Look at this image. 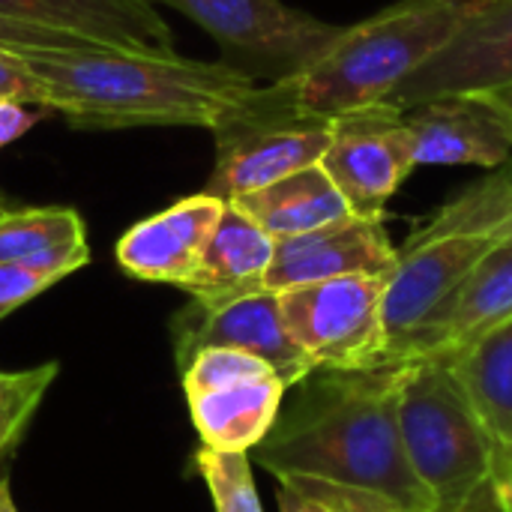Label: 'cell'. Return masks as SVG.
I'll return each instance as SVG.
<instances>
[{"instance_id": "6da1fadb", "label": "cell", "mask_w": 512, "mask_h": 512, "mask_svg": "<svg viewBox=\"0 0 512 512\" xmlns=\"http://www.w3.org/2000/svg\"><path fill=\"white\" fill-rule=\"evenodd\" d=\"M399 369H315L282 402L267 438L252 450L273 477L303 474L357 486L408 512H435L414 477L399 426Z\"/></svg>"}, {"instance_id": "3957f363", "label": "cell", "mask_w": 512, "mask_h": 512, "mask_svg": "<svg viewBox=\"0 0 512 512\" xmlns=\"http://www.w3.org/2000/svg\"><path fill=\"white\" fill-rule=\"evenodd\" d=\"M486 0H399L342 33L303 69L276 78L285 102L309 117H342L384 102L438 54Z\"/></svg>"}, {"instance_id": "4dcf8cb0", "label": "cell", "mask_w": 512, "mask_h": 512, "mask_svg": "<svg viewBox=\"0 0 512 512\" xmlns=\"http://www.w3.org/2000/svg\"><path fill=\"white\" fill-rule=\"evenodd\" d=\"M24 378H27V372H0V396H6L15 387H21Z\"/></svg>"}, {"instance_id": "5bb4252c", "label": "cell", "mask_w": 512, "mask_h": 512, "mask_svg": "<svg viewBox=\"0 0 512 512\" xmlns=\"http://www.w3.org/2000/svg\"><path fill=\"white\" fill-rule=\"evenodd\" d=\"M225 210V198L198 192L168 210L132 225L117 240V264L144 282H165L183 288L204 255V246Z\"/></svg>"}, {"instance_id": "ffe728a7", "label": "cell", "mask_w": 512, "mask_h": 512, "mask_svg": "<svg viewBox=\"0 0 512 512\" xmlns=\"http://www.w3.org/2000/svg\"><path fill=\"white\" fill-rule=\"evenodd\" d=\"M512 321V240L495 243L480 264L471 270L459 303L435 345L426 357L432 363L453 366L465 351H471L483 336ZM420 360V363H426Z\"/></svg>"}, {"instance_id": "83f0119b", "label": "cell", "mask_w": 512, "mask_h": 512, "mask_svg": "<svg viewBox=\"0 0 512 512\" xmlns=\"http://www.w3.org/2000/svg\"><path fill=\"white\" fill-rule=\"evenodd\" d=\"M51 285H57V282L51 276H45L42 270L30 267L27 261L0 264V321L6 315H12L18 306H24L27 300L48 291Z\"/></svg>"}, {"instance_id": "e575fe53", "label": "cell", "mask_w": 512, "mask_h": 512, "mask_svg": "<svg viewBox=\"0 0 512 512\" xmlns=\"http://www.w3.org/2000/svg\"><path fill=\"white\" fill-rule=\"evenodd\" d=\"M0 207H3V198H0Z\"/></svg>"}, {"instance_id": "52a82bcc", "label": "cell", "mask_w": 512, "mask_h": 512, "mask_svg": "<svg viewBox=\"0 0 512 512\" xmlns=\"http://www.w3.org/2000/svg\"><path fill=\"white\" fill-rule=\"evenodd\" d=\"M384 276H342L279 291L282 321L315 369H378Z\"/></svg>"}, {"instance_id": "f1b7e54d", "label": "cell", "mask_w": 512, "mask_h": 512, "mask_svg": "<svg viewBox=\"0 0 512 512\" xmlns=\"http://www.w3.org/2000/svg\"><path fill=\"white\" fill-rule=\"evenodd\" d=\"M0 99H15V102H24V105H36V108L51 111L48 108V90H45V84L12 51H0Z\"/></svg>"}, {"instance_id": "2e32d148", "label": "cell", "mask_w": 512, "mask_h": 512, "mask_svg": "<svg viewBox=\"0 0 512 512\" xmlns=\"http://www.w3.org/2000/svg\"><path fill=\"white\" fill-rule=\"evenodd\" d=\"M273 249L276 240L243 210L225 201V210L204 246L201 264L195 276L183 285V291L201 306H219L264 291Z\"/></svg>"}, {"instance_id": "ba28073f", "label": "cell", "mask_w": 512, "mask_h": 512, "mask_svg": "<svg viewBox=\"0 0 512 512\" xmlns=\"http://www.w3.org/2000/svg\"><path fill=\"white\" fill-rule=\"evenodd\" d=\"M321 168L330 174L354 216L384 222L390 198L414 171L402 111L378 102L333 117Z\"/></svg>"}, {"instance_id": "cb8c5ba5", "label": "cell", "mask_w": 512, "mask_h": 512, "mask_svg": "<svg viewBox=\"0 0 512 512\" xmlns=\"http://www.w3.org/2000/svg\"><path fill=\"white\" fill-rule=\"evenodd\" d=\"M195 468L210 489L216 512H264L249 453H216L201 447L195 453Z\"/></svg>"}, {"instance_id": "e0dca14e", "label": "cell", "mask_w": 512, "mask_h": 512, "mask_svg": "<svg viewBox=\"0 0 512 512\" xmlns=\"http://www.w3.org/2000/svg\"><path fill=\"white\" fill-rule=\"evenodd\" d=\"M285 381L276 375L186 396L201 444L216 453H252L273 429L285 402Z\"/></svg>"}, {"instance_id": "d4e9b609", "label": "cell", "mask_w": 512, "mask_h": 512, "mask_svg": "<svg viewBox=\"0 0 512 512\" xmlns=\"http://www.w3.org/2000/svg\"><path fill=\"white\" fill-rule=\"evenodd\" d=\"M180 372H183L186 396H198V393L222 390L231 384L276 375L264 360H258L246 351H237V348H201Z\"/></svg>"}, {"instance_id": "d590c367", "label": "cell", "mask_w": 512, "mask_h": 512, "mask_svg": "<svg viewBox=\"0 0 512 512\" xmlns=\"http://www.w3.org/2000/svg\"><path fill=\"white\" fill-rule=\"evenodd\" d=\"M3 465H6V462H0V468H3Z\"/></svg>"}, {"instance_id": "5b68a950", "label": "cell", "mask_w": 512, "mask_h": 512, "mask_svg": "<svg viewBox=\"0 0 512 512\" xmlns=\"http://www.w3.org/2000/svg\"><path fill=\"white\" fill-rule=\"evenodd\" d=\"M492 234H453L399 249V264L384 282V351L378 369L426 360L480 258L495 246Z\"/></svg>"}, {"instance_id": "8fae6325", "label": "cell", "mask_w": 512, "mask_h": 512, "mask_svg": "<svg viewBox=\"0 0 512 512\" xmlns=\"http://www.w3.org/2000/svg\"><path fill=\"white\" fill-rule=\"evenodd\" d=\"M512 84V0H486L384 102L408 111L450 93H492Z\"/></svg>"}, {"instance_id": "4fadbf2b", "label": "cell", "mask_w": 512, "mask_h": 512, "mask_svg": "<svg viewBox=\"0 0 512 512\" xmlns=\"http://www.w3.org/2000/svg\"><path fill=\"white\" fill-rule=\"evenodd\" d=\"M399 264V249L390 243L384 222L351 216L345 222L276 240L273 261L264 276V291H288L342 276H390Z\"/></svg>"}, {"instance_id": "d6a6232c", "label": "cell", "mask_w": 512, "mask_h": 512, "mask_svg": "<svg viewBox=\"0 0 512 512\" xmlns=\"http://www.w3.org/2000/svg\"><path fill=\"white\" fill-rule=\"evenodd\" d=\"M492 96H495V99H498V102H501V105H504V108L512 114V84L501 87V90H492Z\"/></svg>"}, {"instance_id": "9c48e42d", "label": "cell", "mask_w": 512, "mask_h": 512, "mask_svg": "<svg viewBox=\"0 0 512 512\" xmlns=\"http://www.w3.org/2000/svg\"><path fill=\"white\" fill-rule=\"evenodd\" d=\"M201 24L231 51L261 57L285 75L312 63L339 33L342 24L321 21L282 0H162Z\"/></svg>"}, {"instance_id": "603a6c76", "label": "cell", "mask_w": 512, "mask_h": 512, "mask_svg": "<svg viewBox=\"0 0 512 512\" xmlns=\"http://www.w3.org/2000/svg\"><path fill=\"white\" fill-rule=\"evenodd\" d=\"M276 483H279L276 492L279 512H408L378 492L342 486L318 477L279 474Z\"/></svg>"}, {"instance_id": "7a4b0ae2", "label": "cell", "mask_w": 512, "mask_h": 512, "mask_svg": "<svg viewBox=\"0 0 512 512\" xmlns=\"http://www.w3.org/2000/svg\"><path fill=\"white\" fill-rule=\"evenodd\" d=\"M48 108L78 129L207 126L240 108L258 81L228 63L120 48H24Z\"/></svg>"}, {"instance_id": "44dd1931", "label": "cell", "mask_w": 512, "mask_h": 512, "mask_svg": "<svg viewBox=\"0 0 512 512\" xmlns=\"http://www.w3.org/2000/svg\"><path fill=\"white\" fill-rule=\"evenodd\" d=\"M512 225V156L492 168L483 180L462 189L453 201L438 207L423 225L408 234V243L453 237V234H492L501 243V234Z\"/></svg>"}, {"instance_id": "f546056e", "label": "cell", "mask_w": 512, "mask_h": 512, "mask_svg": "<svg viewBox=\"0 0 512 512\" xmlns=\"http://www.w3.org/2000/svg\"><path fill=\"white\" fill-rule=\"evenodd\" d=\"M42 114H45V108L30 111V105H24V102L0 99V147H6L15 138H21L30 126H36V120Z\"/></svg>"}, {"instance_id": "7402d4cb", "label": "cell", "mask_w": 512, "mask_h": 512, "mask_svg": "<svg viewBox=\"0 0 512 512\" xmlns=\"http://www.w3.org/2000/svg\"><path fill=\"white\" fill-rule=\"evenodd\" d=\"M84 237V222L72 207L0 210V264L27 261L45 249Z\"/></svg>"}, {"instance_id": "277c9868", "label": "cell", "mask_w": 512, "mask_h": 512, "mask_svg": "<svg viewBox=\"0 0 512 512\" xmlns=\"http://www.w3.org/2000/svg\"><path fill=\"white\" fill-rule=\"evenodd\" d=\"M399 426L408 465L435 512H512L510 486L453 366H402Z\"/></svg>"}, {"instance_id": "8992f818", "label": "cell", "mask_w": 512, "mask_h": 512, "mask_svg": "<svg viewBox=\"0 0 512 512\" xmlns=\"http://www.w3.org/2000/svg\"><path fill=\"white\" fill-rule=\"evenodd\" d=\"M210 132L216 135V165L204 192L231 201L318 165L330 144L333 120L294 111L273 81L258 87Z\"/></svg>"}, {"instance_id": "30bf717a", "label": "cell", "mask_w": 512, "mask_h": 512, "mask_svg": "<svg viewBox=\"0 0 512 512\" xmlns=\"http://www.w3.org/2000/svg\"><path fill=\"white\" fill-rule=\"evenodd\" d=\"M171 330L180 369L201 348H237L264 360L285 381V387H294L315 372V363L291 339L282 321L279 294L273 291H255L219 306H201L192 300L174 318Z\"/></svg>"}, {"instance_id": "1f68e13d", "label": "cell", "mask_w": 512, "mask_h": 512, "mask_svg": "<svg viewBox=\"0 0 512 512\" xmlns=\"http://www.w3.org/2000/svg\"><path fill=\"white\" fill-rule=\"evenodd\" d=\"M0 512H18L15 501H12V489H9L6 471H0Z\"/></svg>"}, {"instance_id": "484cf974", "label": "cell", "mask_w": 512, "mask_h": 512, "mask_svg": "<svg viewBox=\"0 0 512 512\" xmlns=\"http://www.w3.org/2000/svg\"><path fill=\"white\" fill-rule=\"evenodd\" d=\"M54 375H57V363L27 369L24 384L6 396H0V462H9L12 450L24 438V429H27L30 417L36 414V408H39L48 384L54 381Z\"/></svg>"}, {"instance_id": "836d02e7", "label": "cell", "mask_w": 512, "mask_h": 512, "mask_svg": "<svg viewBox=\"0 0 512 512\" xmlns=\"http://www.w3.org/2000/svg\"><path fill=\"white\" fill-rule=\"evenodd\" d=\"M507 240H512V225L504 231V234H501V243H507Z\"/></svg>"}, {"instance_id": "ac0fdd59", "label": "cell", "mask_w": 512, "mask_h": 512, "mask_svg": "<svg viewBox=\"0 0 512 512\" xmlns=\"http://www.w3.org/2000/svg\"><path fill=\"white\" fill-rule=\"evenodd\" d=\"M231 204L243 210L255 225H261L273 240L309 234L354 216L321 162L300 168L264 189L237 195Z\"/></svg>"}, {"instance_id": "4316f807", "label": "cell", "mask_w": 512, "mask_h": 512, "mask_svg": "<svg viewBox=\"0 0 512 512\" xmlns=\"http://www.w3.org/2000/svg\"><path fill=\"white\" fill-rule=\"evenodd\" d=\"M24 48H102L78 33L15 21L0 15V51H24Z\"/></svg>"}, {"instance_id": "9a60e30c", "label": "cell", "mask_w": 512, "mask_h": 512, "mask_svg": "<svg viewBox=\"0 0 512 512\" xmlns=\"http://www.w3.org/2000/svg\"><path fill=\"white\" fill-rule=\"evenodd\" d=\"M0 15L78 33L102 48L177 54L171 27L150 0H0Z\"/></svg>"}, {"instance_id": "8d00e7d4", "label": "cell", "mask_w": 512, "mask_h": 512, "mask_svg": "<svg viewBox=\"0 0 512 512\" xmlns=\"http://www.w3.org/2000/svg\"><path fill=\"white\" fill-rule=\"evenodd\" d=\"M0 210H6V207H0Z\"/></svg>"}, {"instance_id": "7c38bea8", "label": "cell", "mask_w": 512, "mask_h": 512, "mask_svg": "<svg viewBox=\"0 0 512 512\" xmlns=\"http://www.w3.org/2000/svg\"><path fill=\"white\" fill-rule=\"evenodd\" d=\"M414 168H498L512 156V114L492 93H450L402 111Z\"/></svg>"}, {"instance_id": "d6986e66", "label": "cell", "mask_w": 512, "mask_h": 512, "mask_svg": "<svg viewBox=\"0 0 512 512\" xmlns=\"http://www.w3.org/2000/svg\"><path fill=\"white\" fill-rule=\"evenodd\" d=\"M453 372L492 444L498 471L512 492V321L465 351Z\"/></svg>"}]
</instances>
